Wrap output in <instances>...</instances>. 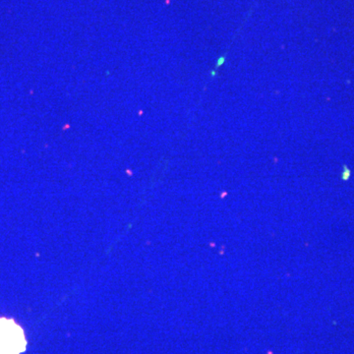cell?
I'll use <instances>...</instances> for the list:
<instances>
[{
	"label": "cell",
	"instance_id": "1",
	"mask_svg": "<svg viewBox=\"0 0 354 354\" xmlns=\"http://www.w3.org/2000/svg\"><path fill=\"white\" fill-rule=\"evenodd\" d=\"M26 346L22 328L12 319L0 318V354H20Z\"/></svg>",
	"mask_w": 354,
	"mask_h": 354
},
{
	"label": "cell",
	"instance_id": "2",
	"mask_svg": "<svg viewBox=\"0 0 354 354\" xmlns=\"http://www.w3.org/2000/svg\"><path fill=\"white\" fill-rule=\"evenodd\" d=\"M225 57H220V59H218V64H216V67H220L221 65L223 64V62H225Z\"/></svg>",
	"mask_w": 354,
	"mask_h": 354
}]
</instances>
